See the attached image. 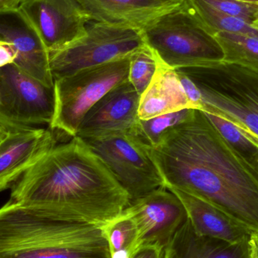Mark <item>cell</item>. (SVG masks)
Returning <instances> with one entry per match:
<instances>
[{"mask_svg":"<svg viewBox=\"0 0 258 258\" xmlns=\"http://www.w3.org/2000/svg\"><path fill=\"white\" fill-rule=\"evenodd\" d=\"M147 147L165 187L206 200L258 233V171L204 112L195 109L157 145Z\"/></svg>","mask_w":258,"mask_h":258,"instance_id":"1","label":"cell"},{"mask_svg":"<svg viewBox=\"0 0 258 258\" xmlns=\"http://www.w3.org/2000/svg\"><path fill=\"white\" fill-rule=\"evenodd\" d=\"M10 201L46 206L60 218L102 227L130 204L126 191L78 137L55 145L12 186Z\"/></svg>","mask_w":258,"mask_h":258,"instance_id":"2","label":"cell"},{"mask_svg":"<svg viewBox=\"0 0 258 258\" xmlns=\"http://www.w3.org/2000/svg\"><path fill=\"white\" fill-rule=\"evenodd\" d=\"M0 258L111 257L101 227L9 200L0 208Z\"/></svg>","mask_w":258,"mask_h":258,"instance_id":"3","label":"cell"},{"mask_svg":"<svg viewBox=\"0 0 258 258\" xmlns=\"http://www.w3.org/2000/svg\"><path fill=\"white\" fill-rule=\"evenodd\" d=\"M182 70L200 90V110L231 122L258 147V73L224 61Z\"/></svg>","mask_w":258,"mask_h":258,"instance_id":"4","label":"cell"},{"mask_svg":"<svg viewBox=\"0 0 258 258\" xmlns=\"http://www.w3.org/2000/svg\"><path fill=\"white\" fill-rule=\"evenodd\" d=\"M142 34L145 43L167 68H201L224 61L219 42L187 0L157 18Z\"/></svg>","mask_w":258,"mask_h":258,"instance_id":"5","label":"cell"},{"mask_svg":"<svg viewBox=\"0 0 258 258\" xmlns=\"http://www.w3.org/2000/svg\"><path fill=\"white\" fill-rule=\"evenodd\" d=\"M130 57L81 70L54 80L55 108L50 128L64 132L72 138L77 136L88 111L109 91L128 80Z\"/></svg>","mask_w":258,"mask_h":258,"instance_id":"6","label":"cell"},{"mask_svg":"<svg viewBox=\"0 0 258 258\" xmlns=\"http://www.w3.org/2000/svg\"><path fill=\"white\" fill-rule=\"evenodd\" d=\"M91 22L81 37L60 49L49 52L54 80L81 70L130 57L146 44L140 30Z\"/></svg>","mask_w":258,"mask_h":258,"instance_id":"7","label":"cell"},{"mask_svg":"<svg viewBox=\"0 0 258 258\" xmlns=\"http://www.w3.org/2000/svg\"><path fill=\"white\" fill-rule=\"evenodd\" d=\"M83 141L126 191L130 203L165 186L147 144L133 132Z\"/></svg>","mask_w":258,"mask_h":258,"instance_id":"8","label":"cell"},{"mask_svg":"<svg viewBox=\"0 0 258 258\" xmlns=\"http://www.w3.org/2000/svg\"><path fill=\"white\" fill-rule=\"evenodd\" d=\"M54 108V86H45L15 63L0 68V124L3 126L50 125Z\"/></svg>","mask_w":258,"mask_h":258,"instance_id":"9","label":"cell"},{"mask_svg":"<svg viewBox=\"0 0 258 258\" xmlns=\"http://www.w3.org/2000/svg\"><path fill=\"white\" fill-rule=\"evenodd\" d=\"M18 11L39 35L49 52L81 37L90 22L77 0H24Z\"/></svg>","mask_w":258,"mask_h":258,"instance_id":"10","label":"cell"},{"mask_svg":"<svg viewBox=\"0 0 258 258\" xmlns=\"http://www.w3.org/2000/svg\"><path fill=\"white\" fill-rule=\"evenodd\" d=\"M123 212L136 223L142 245L168 246L187 221L183 203L165 186L132 202Z\"/></svg>","mask_w":258,"mask_h":258,"instance_id":"11","label":"cell"},{"mask_svg":"<svg viewBox=\"0 0 258 258\" xmlns=\"http://www.w3.org/2000/svg\"><path fill=\"white\" fill-rule=\"evenodd\" d=\"M140 98L128 80L115 86L88 111L76 137L96 139L132 132L139 120Z\"/></svg>","mask_w":258,"mask_h":258,"instance_id":"12","label":"cell"},{"mask_svg":"<svg viewBox=\"0 0 258 258\" xmlns=\"http://www.w3.org/2000/svg\"><path fill=\"white\" fill-rule=\"evenodd\" d=\"M0 138V192L9 189L56 145L52 130L6 128Z\"/></svg>","mask_w":258,"mask_h":258,"instance_id":"13","label":"cell"},{"mask_svg":"<svg viewBox=\"0 0 258 258\" xmlns=\"http://www.w3.org/2000/svg\"><path fill=\"white\" fill-rule=\"evenodd\" d=\"M0 41L16 52L15 63L21 71L48 87H54L49 51L39 35L18 10L0 13Z\"/></svg>","mask_w":258,"mask_h":258,"instance_id":"14","label":"cell"},{"mask_svg":"<svg viewBox=\"0 0 258 258\" xmlns=\"http://www.w3.org/2000/svg\"><path fill=\"white\" fill-rule=\"evenodd\" d=\"M90 21L143 31L183 0H77Z\"/></svg>","mask_w":258,"mask_h":258,"instance_id":"15","label":"cell"},{"mask_svg":"<svg viewBox=\"0 0 258 258\" xmlns=\"http://www.w3.org/2000/svg\"><path fill=\"white\" fill-rule=\"evenodd\" d=\"M168 189L183 203L188 221L199 236L237 243L256 233L248 226L206 200L177 189Z\"/></svg>","mask_w":258,"mask_h":258,"instance_id":"16","label":"cell"},{"mask_svg":"<svg viewBox=\"0 0 258 258\" xmlns=\"http://www.w3.org/2000/svg\"><path fill=\"white\" fill-rule=\"evenodd\" d=\"M183 109L194 107L185 93L177 71L167 68L159 60L153 80L140 98L139 119H151Z\"/></svg>","mask_w":258,"mask_h":258,"instance_id":"17","label":"cell"},{"mask_svg":"<svg viewBox=\"0 0 258 258\" xmlns=\"http://www.w3.org/2000/svg\"><path fill=\"white\" fill-rule=\"evenodd\" d=\"M251 237L228 243L199 236L189 221L182 226L168 247V258H252Z\"/></svg>","mask_w":258,"mask_h":258,"instance_id":"18","label":"cell"},{"mask_svg":"<svg viewBox=\"0 0 258 258\" xmlns=\"http://www.w3.org/2000/svg\"><path fill=\"white\" fill-rule=\"evenodd\" d=\"M101 230L107 239L111 258H133L142 246L136 223L124 212L101 227Z\"/></svg>","mask_w":258,"mask_h":258,"instance_id":"19","label":"cell"},{"mask_svg":"<svg viewBox=\"0 0 258 258\" xmlns=\"http://www.w3.org/2000/svg\"><path fill=\"white\" fill-rule=\"evenodd\" d=\"M224 51V61L258 73V38L249 35L220 32L215 34Z\"/></svg>","mask_w":258,"mask_h":258,"instance_id":"20","label":"cell"},{"mask_svg":"<svg viewBox=\"0 0 258 258\" xmlns=\"http://www.w3.org/2000/svg\"><path fill=\"white\" fill-rule=\"evenodd\" d=\"M200 21L215 36L220 32L249 35L258 38V30L243 20L226 15L202 0H187Z\"/></svg>","mask_w":258,"mask_h":258,"instance_id":"21","label":"cell"},{"mask_svg":"<svg viewBox=\"0 0 258 258\" xmlns=\"http://www.w3.org/2000/svg\"><path fill=\"white\" fill-rule=\"evenodd\" d=\"M194 110L195 109H183L151 119H139L132 132L149 147H154L159 144L161 138L168 131L189 119Z\"/></svg>","mask_w":258,"mask_h":258,"instance_id":"22","label":"cell"},{"mask_svg":"<svg viewBox=\"0 0 258 258\" xmlns=\"http://www.w3.org/2000/svg\"><path fill=\"white\" fill-rule=\"evenodd\" d=\"M159 60L145 44L130 57L128 81L140 95L144 93L157 71Z\"/></svg>","mask_w":258,"mask_h":258,"instance_id":"23","label":"cell"},{"mask_svg":"<svg viewBox=\"0 0 258 258\" xmlns=\"http://www.w3.org/2000/svg\"><path fill=\"white\" fill-rule=\"evenodd\" d=\"M205 114L218 129L230 146L258 171V147L241 132L236 125L219 116L211 113Z\"/></svg>","mask_w":258,"mask_h":258,"instance_id":"24","label":"cell"},{"mask_svg":"<svg viewBox=\"0 0 258 258\" xmlns=\"http://www.w3.org/2000/svg\"><path fill=\"white\" fill-rule=\"evenodd\" d=\"M206 4L226 15L252 24L258 12L257 3L242 0H202Z\"/></svg>","mask_w":258,"mask_h":258,"instance_id":"25","label":"cell"},{"mask_svg":"<svg viewBox=\"0 0 258 258\" xmlns=\"http://www.w3.org/2000/svg\"><path fill=\"white\" fill-rule=\"evenodd\" d=\"M168 247L142 245L133 258H168Z\"/></svg>","mask_w":258,"mask_h":258,"instance_id":"26","label":"cell"},{"mask_svg":"<svg viewBox=\"0 0 258 258\" xmlns=\"http://www.w3.org/2000/svg\"><path fill=\"white\" fill-rule=\"evenodd\" d=\"M16 58V52L13 46L9 42L0 41V68L14 63Z\"/></svg>","mask_w":258,"mask_h":258,"instance_id":"27","label":"cell"},{"mask_svg":"<svg viewBox=\"0 0 258 258\" xmlns=\"http://www.w3.org/2000/svg\"><path fill=\"white\" fill-rule=\"evenodd\" d=\"M24 0H0V13L18 10Z\"/></svg>","mask_w":258,"mask_h":258,"instance_id":"28","label":"cell"},{"mask_svg":"<svg viewBox=\"0 0 258 258\" xmlns=\"http://www.w3.org/2000/svg\"><path fill=\"white\" fill-rule=\"evenodd\" d=\"M250 242H251L252 258H258V233H254L251 235Z\"/></svg>","mask_w":258,"mask_h":258,"instance_id":"29","label":"cell"},{"mask_svg":"<svg viewBox=\"0 0 258 258\" xmlns=\"http://www.w3.org/2000/svg\"><path fill=\"white\" fill-rule=\"evenodd\" d=\"M251 26L258 30V12L255 18H254V21H253L252 24H251Z\"/></svg>","mask_w":258,"mask_h":258,"instance_id":"30","label":"cell"},{"mask_svg":"<svg viewBox=\"0 0 258 258\" xmlns=\"http://www.w3.org/2000/svg\"><path fill=\"white\" fill-rule=\"evenodd\" d=\"M6 130H7V128H6V127L3 126V125H1L0 124V138H2V137L3 136V135H5V133L6 132Z\"/></svg>","mask_w":258,"mask_h":258,"instance_id":"31","label":"cell"},{"mask_svg":"<svg viewBox=\"0 0 258 258\" xmlns=\"http://www.w3.org/2000/svg\"><path fill=\"white\" fill-rule=\"evenodd\" d=\"M242 1L251 2V3H257L258 4V0H242Z\"/></svg>","mask_w":258,"mask_h":258,"instance_id":"32","label":"cell"}]
</instances>
